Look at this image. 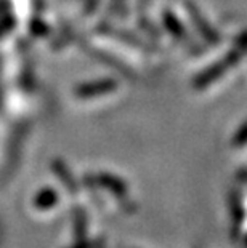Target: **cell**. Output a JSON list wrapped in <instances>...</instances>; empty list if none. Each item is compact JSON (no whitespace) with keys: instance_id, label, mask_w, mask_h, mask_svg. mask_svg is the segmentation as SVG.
Listing matches in <instances>:
<instances>
[{"instance_id":"obj_1","label":"cell","mask_w":247,"mask_h":248,"mask_svg":"<svg viewBox=\"0 0 247 248\" xmlns=\"http://www.w3.org/2000/svg\"><path fill=\"white\" fill-rule=\"evenodd\" d=\"M115 88V83L113 80H103L99 83H93L92 87H85V88H81L79 90V94H85V96H88V94H93V93H106V92H111V90Z\"/></svg>"}]
</instances>
